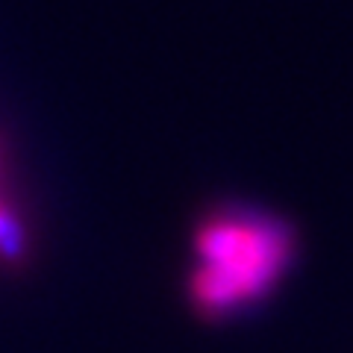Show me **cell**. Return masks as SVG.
Segmentation results:
<instances>
[{
	"instance_id": "1",
	"label": "cell",
	"mask_w": 353,
	"mask_h": 353,
	"mask_svg": "<svg viewBox=\"0 0 353 353\" xmlns=\"http://www.w3.org/2000/svg\"><path fill=\"white\" fill-rule=\"evenodd\" d=\"M189 297L206 318H227L259 303L294 259V230L256 209L212 212L194 233Z\"/></svg>"
}]
</instances>
